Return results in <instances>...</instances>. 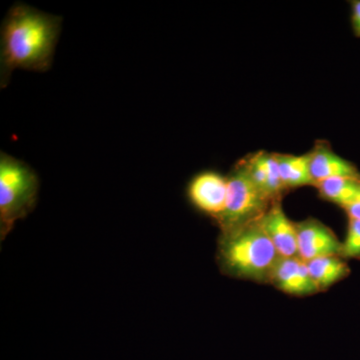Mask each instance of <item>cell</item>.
Here are the masks:
<instances>
[{
	"mask_svg": "<svg viewBox=\"0 0 360 360\" xmlns=\"http://www.w3.org/2000/svg\"><path fill=\"white\" fill-rule=\"evenodd\" d=\"M310 276L319 291H324L350 274L347 262L340 255L315 258L307 262Z\"/></svg>",
	"mask_w": 360,
	"mask_h": 360,
	"instance_id": "10",
	"label": "cell"
},
{
	"mask_svg": "<svg viewBox=\"0 0 360 360\" xmlns=\"http://www.w3.org/2000/svg\"><path fill=\"white\" fill-rule=\"evenodd\" d=\"M340 257L360 259V220L349 219L347 238L341 245Z\"/></svg>",
	"mask_w": 360,
	"mask_h": 360,
	"instance_id": "13",
	"label": "cell"
},
{
	"mask_svg": "<svg viewBox=\"0 0 360 360\" xmlns=\"http://www.w3.org/2000/svg\"><path fill=\"white\" fill-rule=\"evenodd\" d=\"M324 200L347 207L360 193V179L335 177L319 182L315 186Z\"/></svg>",
	"mask_w": 360,
	"mask_h": 360,
	"instance_id": "12",
	"label": "cell"
},
{
	"mask_svg": "<svg viewBox=\"0 0 360 360\" xmlns=\"http://www.w3.org/2000/svg\"><path fill=\"white\" fill-rule=\"evenodd\" d=\"M279 257L260 219L221 232L219 262L227 276L269 283L270 274Z\"/></svg>",
	"mask_w": 360,
	"mask_h": 360,
	"instance_id": "2",
	"label": "cell"
},
{
	"mask_svg": "<svg viewBox=\"0 0 360 360\" xmlns=\"http://www.w3.org/2000/svg\"><path fill=\"white\" fill-rule=\"evenodd\" d=\"M269 283L286 295L305 296L319 292L307 262L300 257H279L270 274Z\"/></svg>",
	"mask_w": 360,
	"mask_h": 360,
	"instance_id": "6",
	"label": "cell"
},
{
	"mask_svg": "<svg viewBox=\"0 0 360 360\" xmlns=\"http://www.w3.org/2000/svg\"><path fill=\"white\" fill-rule=\"evenodd\" d=\"M349 219L360 220V193L349 205L345 208Z\"/></svg>",
	"mask_w": 360,
	"mask_h": 360,
	"instance_id": "15",
	"label": "cell"
},
{
	"mask_svg": "<svg viewBox=\"0 0 360 360\" xmlns=\"http://www.w3.org/2000/svg\"><path fill=\"white\" fill-rule=\"evenodd\" d=\"M298 257L309 262L315 258L340 255L342 243L335 232L316 219L295 224Z\"/></svg>",
	"mask_w": 360,
	"mask_h": 360,
	"instance_id": "5",
	"label": "cell"
},
{
	"mask_svg": "<svg viewBox=\"0 0 360 360\" xmlns=\"http://www.w3.org/2000/svg\"><path fill=\"white\" fill-rule=\"evenodd\" d=\"M281 180L285 189L304 186H315L309 169V156L274 153Z\"/></svg>",
	"mask_w": 360,
	"mask_h": 360,
	"instance_id": "11",
	"label": "cell"
},
{
	"mask_svg": "<svg viewBox=\"0 0 360 360\" xmlns=\"http://www.w3.org/2000/svg\"><path fill=\"white\" fill-rule=\"evenodd\" d=\"M272 202L251 179L245 161L238 163L227 179L226 205L217 219L221 232L262 219Z\"/></svg>",
	"mask_w": 360,
	"mask_h": 360,
	"instance_id": "4",
	"label": "cell"
},
{
	"mask_svg": "<svg viewBox=\"0 0 360 360\" xmlns=\"http://www.w3.org/2000/svg\"><path fill=\"white\" fill-rule=\"evenodd\" d=\"M189 200L200 212L219 219L227 198V179L217 172L196 175L188 186Z\"/></svg>",
	"mask_w": 360,
	"mask_h": 360,
	"instance_id": "7",
	"label": "cell"
},
{
	"mask_svg": "<svg viewBox=\"0 0 360 360\" xmlns=\"http://www.w3.org/2000/svg\"><path fill=\"white\" fill-rule=\"evenodd\" d=\"M60 18L18 4L7 13L1 30V86L15 68L45 71L51 65Z\"/></svg>",
	"mask_w": 360,
	"mask_h": 360,
	"instance_id": "1",
	"label": "cell"
},
{
	"mask_svg": "<svg viewBox=\"0 0 360 360\" xmlns=\"http://www.w3.org/2000/svg\"><path fill=\"white\" fill-rule=\"evenodd\" d=\"M309 169L314 184L335 177L360 179V172L352 162L333 153L326 142H319L309 153Z\"/></svg>",
	"mask_w": 360,
	"mask_h": 360,
	"instance_id": "9",
	"label": "cell"
},
{
	"mask_svg": "<svg viewBox=\"0 0 360 360\" xmlns=\"http://www.w3.org/2000/svg\"><path fill=\"white\" fill-rule=\"evenodd\" d=\"M39 179L22 161L1 153L0 158V231L1 238L37 202Z\"/></svg>",
	"mask_w": 360,
	"mask_h": 360,
	"instance_id": "3",
	"label": "cell"
},
{
	"mask_svg": "<svg viewBox=\"0 0 360 360\" xmlns=\"http://www.w3.org/2000/svg\"><path fill=\"white\" fill-rule=\"evenodd\" d=\"M352 23L354 32L357 37H360V0L352 1Z\"/></svg>",
	"mask_w": 360,
	"mask_h": 360,
	"instance_id": "14",
	"label": "cell"
},
{
	"mask_svg": "<svg viewBox=\"0 0 360 360\" xmlns=\"http://www.w3.org/2000/svg\"><path fill=\"white\" fill-rule=\"evenodd\" d=\"M260 224L281 257H300L295 224L286 217L281 200L272 202Z\"/></svg>",
	"mask_w": 360,
	"mask_h": 360,
	"instance_id": "8",
	"label": "cell"
}]
</instances>
